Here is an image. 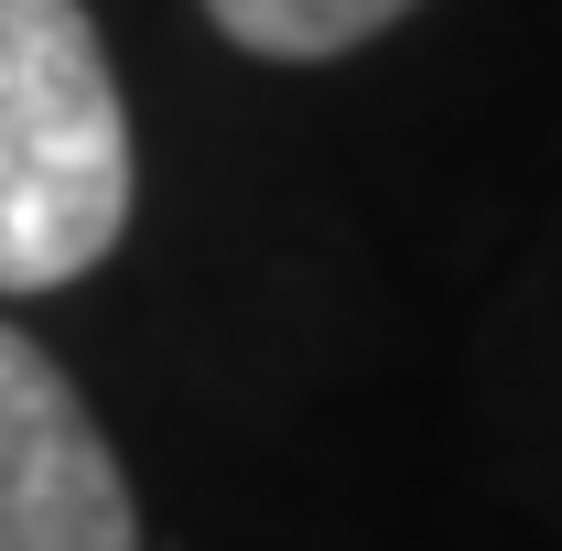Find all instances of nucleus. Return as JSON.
<instances>
[{
    "mask_svg": "<svg viewBox=\"0 0 562 551\" xmlns=\"http://www.w3.org/2000/svg\"><path fill=\"white\" fill-rule=\"evenodd\" d=\"M131 227V109L87 0H0V292H66Z\"/></svg>",
    "mask_w": 562,
    "mask_h": 551,
    "instance_id": "nucleus-1",
    "label": "nucleus"
},
{
    "mask_svg": "<svg viewBox=\"0 0 562 551\" xmlns=\"http://www.w3.org/2000/svg\"><path fill=\"white\" fill-rule=\"evenodd\" d=\"M0 551H140V508L98 412L11 314H0Z\"/></svg>",
    "mask_w": 562,
    "mask_h": 551,
    "instance_id": "nucleus-2",
    "label": "nucleus"
},
{
    "mask_svg": "<svg viewBox=\"0 0 562 551\" xmlns=\"http://www.w3.org/2000/svg\"><path fill=\"white\" fill-rule=\"evenodd\" d=\"M401 11L412 0H206V22L260 66H336L368 33H390Z\"/></svg>",
    "mask_w": 562,
    "mask_h": 551,
    "instance_id": "nucleus-3",
    "label": "nucleus"
}]
</instances>
